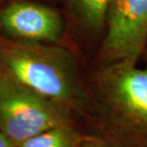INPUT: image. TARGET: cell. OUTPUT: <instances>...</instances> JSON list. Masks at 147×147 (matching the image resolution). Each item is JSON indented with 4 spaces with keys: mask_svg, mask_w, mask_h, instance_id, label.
Returning <instances> with one entry per match:
<instances>
[{
    "mask_svg": "<svg viewBox=\"0 0 147 147\" xmlns=\"http://www.w3.org/2000/svg\"><path fill=\"white\" fill-rule=\"evenodd\" d=\"M111 0H67L76 26L90 36H103L105 17Z\"/></svg>",
    "mask_w": 147,
    "mask_h": 147,
    "instance_id": "obj_6",
    "label": "cell"
},
{
    "mask_svg": "<svg viewBox=\"0 0 147 147\" xmlns=\"http://www.w3.org/2000/svg\"><path fill=\"white\" fill-rule=\"evenodd\" d=\"M0 72L6 78L91 117L92 98L75 55L60 44L0 38Z\"/></svg>",
    "mask_w": 147,
    "mask_h": 147,
    "instance_id": "obj_1",
    "label": "cell"
},
{
    "mask_svg": "<svg viewBox=\"0 0 147 147\" xmlns=\"http://www.w3.org/2000/svg\"><path fill=\"white\" fill-rule=\"evenodd\" d=\"M2 76H2V74H1V72H0V79L2 78Z\"/></svg>",
    "mask_w": 147,
    "mask_h": 147,
    "instance_id": "obj_11",
    "label": "cell"
},
{
    "mask_svg": "<svg viewBox=\"0 0 147 147\" xmlns=\"http://www.w3.org/2000/svg\"><path fill=\"white\" fill-rule=\"evenodd\" d=\"M0 147H16L1 130H0Z\"/></svg>",
    "mask_w": 147,
    "mask_h": 147,
    "instance_id": "obj_9",
    "label": "cell"
},
{
    "mask_svg": "<svg viewBox=\"0 0 147 147\" xmlns=\"http://www.w3.org/2000/svg\"><path fill=\"white\" fill-rule=\"evenodd\" d=\"M146 50H147V48H146Z\"/></svg>",
    "mask_w": 147,
    "mask_h": 147,
    "instance_id": "obj_12",
    "label": "cell"
},
{
    "mask_svg": "<svg viewBox=\"0 0 147 147\" xmlns=\"http://www.w3.org/2000/svg\"><path fill=\"white\" fill-rule=\"evenodd\" d=\"M88 85L99 139L109 147H147V68L98 63Z\"/></svg>",
    "mask_w": 147,
    "mask_h": 147,
    "instance_id": "obj_2",
    "label": "cell"
},
{
    "mask_svg": "<svg viewBox=\"0 0 147 147\" xmlns=\"http://www.w3.org/2000/svg\"><path fill=\"white\" fill-rule=\"evenodd\" d=\"M0 27L16 40L60 44L66 23L55 8L34 2L14 1L0 13Z\"/></svg>",
    "mask_w": 147,
    "mask_h": 147,
    "instance_id": "obj_5",
    "label": "cell"
},
{
    "mask_svg": "<svg viewBox=\"0 0 147 147\" xmlns=\"http://www.w3.org/2000/svg\"><path fill=\"white\" fill-rule=\"evenodd\" d=\"M75 117L76 115L63 105L4 76L0 79V130L16 146L41 132L75 123Z\"/></svg>",
    "mask_w": 147,
    "mask_h": 147,
    "instance_id": "obj_3",
    "label": "cell"
},
{
    "mask_svg": "<svg viewBox=\"0 0 147 147\" xmlns=\"http://www.w3.org/2000/svg\"><path fill=\"white\" fill-rule=\"evenodd\" d=\"M84 138L75 123H69L41 132L16 147H76Z\"/></svg>",
    "mask_w": 147,
    "mask_h": 147,
    "instance_id": "obj_7",
    "label": "cell"
},
{
    "mask_svg": "<svg viewBox=\"0 0 147 147\" xmlns=\"http://www.w3.org/2000/svg\"><path fill=\"white\" fill-rule=\"evenodd\" d=\"M147 48V0H111L98 63H138Z\"/></svg>",
    "mask_w": 147,
    "mask_h": 147,
    "instance_id": "obj_4",
    "label": "cell"
},
{
    "mask_svg": "<svg viewBox=\"0 0 147 147\" xmlns=\"http://www.w3.org/2000/svg\"><path fill=\"white\" fill-rule=\"evenodd\" d=\"M144 57V59H145L146 63H147V50L144 52V55H143V57Z\"/></svg>",
    "mask_w": 147,
    "mask_h": 147,
    "instance_id": "obj_10",
    "label": "cell"
},
{
    "mask_svg": "<svg viewBox=\"0 0 147 147\" xmlns=\"http://www.w3.org/2000/svg\"><path fill=\"white\" fill-rule=\"evenodd\" d=\"M76 147H109L104 140L99 138L85 137Z\"/></svg>",
    "mask_w": 147,
    "mask_h": 147,
    "instance_id": "obj_8",
    "label": "cell"
}]
</instances>
